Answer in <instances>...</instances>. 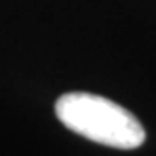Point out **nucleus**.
Returning <instances> with one entry per match:
<instances>
[{"label": "nucleus", "instance_id": "f257e3e1", "mask_svg": "<svg viewBox=\"0 0 156 156\" xmlns=\"http://www.w3.org/2000/svg\"><path fill=\"white\" fill-rule=\"evenodd\" d=\"M55 114L71 132L110 148L132 150L146 140L144 128L132 112L95 93H65L55 101Z\"/></svg>", "mask_w": 156, "mask_h": 156}]
</instances>
